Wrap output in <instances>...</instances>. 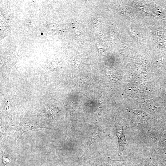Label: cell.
Here are the masks:
<instances>
[{
  "mask_svg": "<svg viewBox=\"0 0 166 166\" xmlns=\"http://www.w3.org/2000/svg\"><path fill=\"white\" fill-rule=\"evenodd\" d=\"M4 149L2 151L1 155L0 166H6L11 161L9 157L5 156L3 155V152Z\"/></svg>",
  "mask_w": 166,
  "mask_h": 166,
  "instance_id": "277c9868",
  "label": "cell"
},
{
  "mask_svg": "<svg viewBox=\"0 0 166 166\" xmlns=\"http://www.w3.org/2000/svg\"><path fill=\"white\" fill-rule=\"evenodd\" d=\"M122 129H120L117 132V136L118 137L119 152L121 155L128 145L125 136L122 133Z\"/></svg>",
  "mask_w": 166,
  "mask_h": 166,
  "instance_id": "3957f363",
  "label": "cell"
},
{
  "mask_svg": "<svg viewBox=\"0 0 166 166\" xmlns=\"http://www.w3.org/2000/svg\"><path fill=\"white\" fill-rule=\"evenodd\" d=\"M40 128L49 129L44 124L36 120H26L22 121L18 127L15 143L19 137L25 132L32 129Z\"/></svg>",
  "mask_w": 166,
  "mask_h": 166,
  "instance_id": "6da1fadb",
  "label": "cell"
},
{
  "mask_svg": "<svg viewBox=\"0 0 166 166\" xmlns=\"http://www.w3.org/2000/svg\"><path fill=\"white\" fill-rule=\"evenodd\" d=\"M41 35H42V34H43V33H41Z\"/></svg>",
  "mask_w": 166,
  "mask_h": 166,
  "instance_id": "5b68a950",
  "label": "cell"
},
{
  "mask_svg": "<svg viewBox=\"0 0 166 166\" xmlns=\"http://www.w3.org/2000/svg\"><path fill=\"white\" fill-rule=\"evenodd\" d=\"M104 128L99 126L95 127L92 130L85 145V152L87 151L90 145L95 142L100 137L101 133L104 132Z\"/></svg>",
  "mask_w": 166,
  "mask_h": 166,
  "instance_id": "7a4b0ae2",
  "label": "cell"
}]
</instances>
